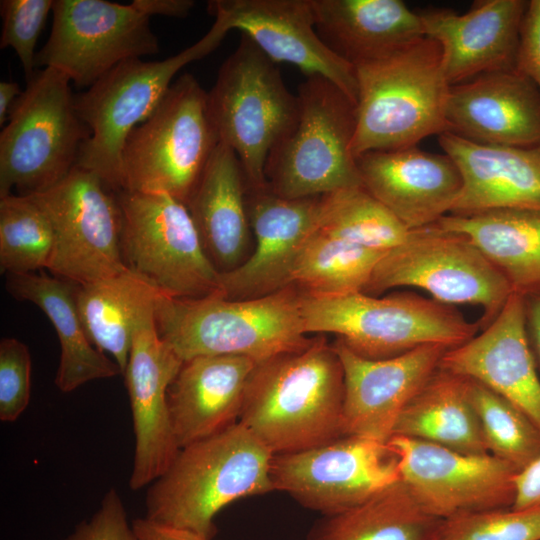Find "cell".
Returning <instances> with one entry per match:
<instances>
[{
	"mask_svg": "<svg viewBox=\"0 0 540 540\" xmlns=\"http://www.w3.org/2000/svg\"><path fill=\"white\" fill-rule=\"evenodd\" d=\"M344 373L323 335L304 349L258 362L241 422L271 453L313 448L343 434Z\"/></svg>",
	"mask_w": 540,
	"mask_h": 540,
	"instance_id": "1",
	"label": "cell"
},
{
	"mask_svg": "<svg viewBox=\"0 0 540 540\" xmlns=\"http://www.w3.org/2000/svg\"><path fill=\"white\" fill-rule=\"evenodd\" d=\"M273 454L241 422L181 448L149 485L146 518L209 540L216 515L232 502L275 491Z\"/></svg>",
	"mask_w": 540,
	"mask_h": 540,
	"instance_id": "2",
	"label": "cell"
},
{
	"mask_svg": "<svg viewBox=\"0 0 540 540\" xmlns=\"http://www.w3.org/2000/svg\"><path fill=\"white\" fill-rule=\"evenodd\" d=\"M154 319L160 338L182 361L240 355L258 363L300 351L313 340L304 329L300 290L293 285L242 300L219 294L198 299L161 295Z\"/></svg>",
	"mask_w": 540,
	"mask_h": 540,
	"instance_id": "3",
	"label": "cell"
},
{
	"mask_svg": "<svg viewBox=\"0 0 540 540\" xmlns=\"http://www.w3.org/2000/svg\"><path fill=\"white\" fill-rule=\"evenodd\" d=\"M357 80L356 159L370 151L411 146L448 132L450 83L440 45L423 36L386 57L354 66Z\"/></svg>",
	"mask_w": 540,
	"mask_h": 540,
	"instance_id": "4",
	"label": "cell"
},
{
	"mask_svg": "<svg viewBox=\"0 0 540 540\" xmlns=\"http://www.w3.org/2000/svg\"><path fill=\"white\" fill-rule=\"evenodd\" d=\"M300 309L307 334L333 333L368 359L395 357L427 344L454 348L480 328L479 322L466 320L452 306L409 292L378 298L300 291Z\"/></svg>",
	"mask_w": 540,
	"mask_h": 540,
	"instance_id": "5",
	"label": "cell"
},
{
	"mask_svg": "<svg viewBox=\"0 0 540 540\" xmlns=\"http://www.w3.org/2000/svg\"><path fill=\"white\" fill-rule=\"evenodd\" d=\"M229 31L217 17L204 36L174 56L123 61L75 94L76 110L91 132L76 165L96 173L114 191L122 190V150L131 131L158 107L180 69L213 52Z\"/></svg>",
	"mask_w": 540,
	"mask_h": 540,
	"instance_id": "6",
	"label": "cell"
},
{
	"mask_svg": "<svg viewBox=\"0 0 540 540\" xmlns=\"http://www.w3.org/2000/svg\"><path fill=\"white\" fill-rule=\"evenodd\" d=\"M0 133V198L43 192L76 165L88 126L75 106L71 81L45 67L27 79Z\"/></svg>",
	"mask_w": 540,
	"mask_h": 540,
	"instance_id": "7",
	"label": "cell"
},
{
	"mask_svg": "<svg viewBox=\"0 0 540 540\" xmlns=\"http://www.w3.org/2000/svg\"><path fill=\"white\" fill-rule=\"evenodd\" d=\"M297 96L298 118L266 161L268 187L287 199L363 187L351 151L356 130L355 102L319 75L306 77Z\"/></svg>",
	"mask_w": 540,
	"mask_h": 540,
	"instance_id": "8",
	"label": "cell"
},
{
	"mask_svg": "<svg viewBox=\"0 0 540 540\" xmlns=\"http://www.w3.org/2000/svg\"><path fill=\"white\" fill-rule=\"evenodd\" d=\"M219 142L208 113V92L184 73L127 137L122 190L166 193L187 204Z\"/></svg>",
	"mask_w": 540,
	"mask_h": 540,
	"instance_id": "9",
	"label": "cell"
},
{
	"mask_svg": "<svg viewBox=\"0 0 540 540\" xmlns=\"http://www.w3.org/2000/svg\"><path fill=\"white\" fill-rule=\"evenodd\" d=\"M208 113L219 141L236 153L246 186L266 188L267 158L294 126L299 100L276 63L244 34L208 92Z\"/></svg>",
	"mask_w": 540,
	"mask_h": 540,
	"instance_id": "10",
	"label": "cell"
},
{
	"mask_svg": "<svg viewBox=\"0 0 540 540\" xmlns=\"http://www.w3.org/2000/svg\"><path fill=\"white\" fill-rule=\"evenodd\" d=\"M125 266L163 295L198 299L220 292V271L205 252L186 204L166 193L120 190Z\"/></svg>",
	"mask_w": 540,
	"mask_h": 540,
	"instance_id": "11",
	"label": "cell"
},
{
	"mask_svg": "<svg viewBox=\"0 0 540 540\" xmlns=\"http://www.w3.org/2000/svg\"><path fill=\"white\" fill-rule=\"evenodd\" d=\"M402 286L425 290L445 305L480 306L482 328L495 319L514 291L467 236L436 224L411 230L401 244L388 250L364 293L378 295Z\"/></svg>",
	"mask_w": 540,
	"mask_h": 540,
	"instance_id": "12",
	"label": "cell"
},
{
	"mask_svg": "<svg viewBox=\"0 0 540 540\" xmlns=\"http://www.w3.org/2000/svg\"><path fill=\"white\" fill-rule=\"evenodd\" d=\"M48 216L55 249L49 271L77 285L126 271L121 256L118 191L96 173L75 165L49 189L28 195Z\"/></svg>",
	"mask_w": 540,
	"mask_h": 540,
	"instance_id": "13",
	"label": "cell"
},
{
	"mask_svg": "<svg viewBox=\"0 0 540 540\" xmlns=\"http://www.w3.org/2000/svg\"><path fill=\"white\" fill-rule=\"evenodd\" d=\"M53 24L36 67H50L89 88L123 61L159 52L150 17L132 4L54 0Z\"/></svg>",
	"mask_w": 540,
	"mask_h": 540,
	"instance_id": "14",
	"label": "cell"
},
{
	"mask_svg": "<svg viewBox=\"0 0 540 540\" xmlns=\"http://www.w3.org/2000/svg\"><path fill=\"white\" fill-rule=\"evenodd\" d=\"M270 475L275 491L322 515L358 506L401 480L398 457L387 443L357 435L274 454Z\"/></svg>",
	"mask_w": 540,
	"mask_h": 540,
	"instance_id": "15",
	"label": "cell"
},
{
	"mask_svg": "<svg viewBox=\"0 0 540 540\" xmlns=\"http://www.w3.org/2000/svg\"><path fill=\"white\" fill-rule=\"evenodd\" d=\"M386 443L398 457L401 481L434 517L446 520L513 505L519 469L500 458L400 435Z\"/></svg>",
	"mask_w": 540,
	"mask_h": 540,
	"instance_id": "16",
	"label": "cell"
},
{
	"mask_svg": "<svg viewBox=\"0 0 540 540\" xmlns=\"http://www.w3.org/2000/svg\"><path fill=\"white\" fill-rule=\"evenodd\" d=\"M154 313L136 327L123 373L135 435V452L129 486L139 490L153 483L170 466L180 450L168 406V388L183 361L156 329Z\"/></svg>",
	"mask_w": 540,
	"mask_h": 540,
	"instance_id": "17",
	"label": "cell"
},
{
	"mask_svg": "<svg viewBox=\"0 0 540 540\" xmlns=\"http://www.w3.org/2000/svg\"><path fill=\"white\" fill-rule=\"evenodd\" d=\"M207 10L248 36L274 63L293 64L306 77L322 76L356 104L355 68L318 35L312 0H210Z\"/></svg>",
	"mask_w": 540,
	"mask_h": 540,
	"instance_id": "18",
	"label": "cell"
},
{
	"mask_svg": "<svg viewBox=\"0 0 540 540\" xmlns=\"http://www.w3.org/2000/svg\"><path fill=\"white\" fill-rule=\"evenodd\" d=\"M344 373L343 434L386 443L402 410L439 368L448 347L427 344L386 359L364 358L337 340Z\"/></svg>",
	"mask_w": 540,
	"mask_h": 540,
	"instance_id": "19",
	"label": "cell"
},
{
	"mask_svg": "<svg viewBox=\"0 0 540 540\" xmlns=\"http://www.w3.org/2000/svg\"><path fill=\"white\" fill-rule=\"evenodd\" d=\"M321 196L287 199L267 186H246V204L255 237L252 254L220 273V292L233 300L258 298L291 286V272L306 238L317 227Z\"/></svg>",
	"mask_w": 540,
	"mask_h": 540,
	"instance_id": "20",
	"label": "cell"
},
{
	"mask_svg": "<svg viewBox=\"0 0 540 540\" xmlns=\"http://www.w3.org/2000/svg\"><path fill=\"white\" fill-rule=\"evenodd\" d=\"M363 188L410 230L434 225L451 210L463 179L447 154L417 146L370 151L356 158Z\"/></svg>",
	"mask_w": 540,
	"mask_h": 540,
	"instance_id": "21",
	"label": "cell"
},
{
	"mask_svg": "<svg viewBox=\"0 0 540 540\" xmlns=\"http://www.w3.org/2000/svg\"><path fill=\"white\" fill-rule=\"evenodd\" d=\"M528 2L479 0L463 14L441 8L419 12L424 36L440 45L450 85L516 68Z\"/></svg>",
	"mask_w": 540,
	"mask_h": 540,
	"instance_id": "22",
	"label": "cell"
},
{
	"mask_svg": "<svg viewBox=\"0 0 540 540\" xmlns=\"http://www.w3.org/2000/svg\"><path fill=\"white\" fill-rule=\"evenodd\" d=\"M440 368L483 384L515 405L540 431V378L525 333L521 292L511 293L480 334L448 349Z\"/></svg>",
	"mask_w": 540,
	"mask_h": 540,
	"instance_id": "23",
	"label": "cell"
},
{
	"mask_svg": "<svg viewBox=\"0 0 540 540\" xmlns=\"http://www.w3.org/2000/svg\"><path fill=\"white\" fill-rule=\"evenodd\" d=\"M448 132L499 146L540 143V91L516 68L484 73L449 88Z\"/></svg>",
	"mask_w": 540,
	"mask_h": 540,
	"instance_id": "24",
	"label": "cell"
},
{
	"mask_svg": "<svg viewBox=\"0 0 540 540\" xmlns=\"http://www.w3.org/2000/svg\"><path fill=\"white\" fill-rule=\"evenodd\" d=\"M438 142L463 179L450 214L503 208L540 210V143L486 145L450 132L440 134Z\"/></svg>",
	"mask_w": 540,
	"mask_h": 540,
	"instance_id": "25",
	"label": "cell"
},
{
	"mask_svg": "<svg viewBox=\"0 0 540 540\" xmlns=\"http://www.w3.org/2000/svg\"><path fill=\"white\" fill-rule=\"evenodd\" d=\"M256 364L240 355H205L183 361L168 388L170 418L179 449L239 421Z\"/></svg>",
	"mask_w": 540,
	"mask_h": 540,
	"instance_id": "26",
	"label": "cell"
},
{
	"mask_svg": "<svg viewBox=\"0 0 540 540\" xmlns=\"http://www.w3.org/2000/svg\"><path fill=\"white\" fill-rule=\"evenodd\" d=\"M322 41L353 66L374 61L424 36L419 12L401 0H312Z\"/></svg>",
	"mask_w": 540,
	"mask_h": 540,
	"instance_id": "27",
	"label": "cell"
},
{
	"mask_svg": "<svg viewBox=\"0 0 540 540\" xmlns=\"http://www.w3.org/2000/svg\"><path fill=\"white\" fill-rule=\"evenodd\" d=\"M186 206L215 267L227 272L239 266L251 227L246 179L231 147L218 143Z\"/></svg>",
	"mask_w": 540,
	"mask_h": 540,
	"instance_id": "28",
	"label": "cell"
},
{
	"mask_svg": "<svg viewBox=\"0 0 540 540\" xmlns=\"http://www.w3.org/2000/svg\"><path fill=\"white\" fill-rule=\"evenodd\" d=\"M6 289L14 298L37 305L54 326L60 344L55 385L61 392L122 374L89 339L77 306V284L45 274H7Z\"/></svg>",
	"mask_w": 540,
	"mask_h": 540,
	"instance_id": "29",
	"label": "cell"
},
{
	"mask_svg": "<svg viewBox=\"0 0 540 540\" xmlns=\"http://www.w3.org/2000/svg\"><path fill=\"white\" fill-rule=\"evenodd\" d=\"M435 224L467 236L514 291L540 288V210L503 208L448 214Z\"/></svg>",
	"mask_w": 540,
	"mask_h": 540,
	"instance_id": "30",
	"label": "cell"
},
{
	"mask_svg": "<svg viewBox=\"0 0 540 540\" xmlns=\"http://www.w3.org/2000/svg\"><path fill=\"white\" fill-rule=\"evenodd\" d=\"M163 295L150 282L127 269L114 276L77 285L79 314L93 345L109 354L124 373L136 327L155 312Z\"/></svg>",
	"mask_w": 540,
	"mask_h": 540,
	"instance_id": "31",
	"label": "cell"
},
{
	"mask_svg": "<svg viewBox=\"0 0 540 540\" xmlns=\"http://www.w3.org/2000/svg\"><path fill=\"white\" fill-rule=\"evenodd\" d=\"M394 435L468 454L488 453L469 399L467 378L440 366L402 410Z\"/></svg>",
	"mask_w": 540,
	"mask_h": 540,
	"instance_id": "32",
	"label": "cell"
},
{
	"mask_svg": "<svg viewBox=\"0 0 540 540\" xmlns=\"http://www.w3.org/2000/svg\"><path fill=\"white\" fill-rule=\"evenodd\" d=\"M442 521L400 480L358 506L322 515L305 540H436Z\"/></svg>",
	"mask_w": 540,
	"mask_h": 540,
	"instance_id": "33",
	"label": "cell"
},
{
	"mask_svg": "<svg viewBox=\"0 0 540 540\" xmlns=\"http://www.w3.org/2000/svg\"><path fill=\"white\" fill-rule=\"evenodd\" d=\"M386 252L346 242L316 227L296 257L290 283L312 295L364 293Z\"/></svg>",
	"mask_w": 540,
	"mask_h": 540,
	"instance_id": "34",
	"label": "cell"
},
{
	"mask_svg": "<svg viewBox=\"0 0 540 540\" xmlns=\"http://www.w3.org/2000/svg\"><path fill=\"white\" fill-rule=\"evenodd\" d=\"M317 229L346 242L379 251L396 247L411 232L363 187L322 195Z\"/></svg>",
	"mask_w": 540,
	"mask_h": 540,
	"instance_id": "35",
	"label": "cell"
},
{
	"mask_svg": "<svg viewBox=\"0 0 540 540\" xmlns=\"http://www.w3.org/2000/svg\"><path fill=\"white\" fill-rule=\"evenodd\" d=\"M55 233L43 209L31 196L0 198V270L7 274L49 269Z\"/></svg>",
	"mask_w": 540,
	"mask_h": 540,
	"instance_id": "36",
	"label": "cell"
},
{
	"mask_svg": "<svg viewBox=\"0 0 540 540\" xmlns=\"http://www.w3.org/2000/svg\"><path fill=\"white\" fill-rule=\"evenodd\" d=\"M467 386L489 454L519 471L540 456V431L521 410L477 381Z\"/></svg>",
	"mask_w": 540,
	"mask_h": 540,
	"instance_id": "37",
	"label": "cell"
},
{
	"mask_svg": "<svg viewBox=\"0 0 540 540\" xmlns=\"http://www.w3.org/2000/svg\"><path fill=\"white\" fill-rule=\"evenodd\" d=\"M436 540H540V505L481 511L443 520Z\"/></svg>",
	"mask_w": 540,
	"mask_h": 540,
	"instance_id": "38",
	"label": "cell"
},
{
	"mask_svg": "<svg viewBox=\"0 0 540 540\" xmlns=\"http://www.w3.org/2000/svg\"><path fill=\"white\" fill-rule=\"evenodd\" d=\"M54 0H1L3 20L1 48H12L23 67L26 79L35 72V47Z\"/></svg>",
	"mask_w": 540,
	"mask_h": 540,
	"instance_id": "39",
	"label": "cell"
},
{
	"mask_svg": "<svg viewBox=\"0 0 540 540\" xmlns=\"http://www.w3.org/2000/svg\"><path fill=\"white\" fill-rule=\"evenodd\" d=\"M31 357L15 338L0 341V419L15 422L30 401Z\"/></svg>",
	"mask_w": 540,
	"mask_h": 540,
	"instance_id": "40",
	"label": "cell"
},
{
	"mask_svg": "<svg viewBox=\"0 0 540 540\" xmlns=\"http://www.w3.org/2000/svg\"><path fill=\"white\" fill-rule=\"evenodd\" d=\"M66 540H138L129 523L123 501L114 488L102 498L99 508L80 522Z\"/></svg>",
	"mask_w": 540,
	"mask_h": 540,
	"instance_id": "41",
	"label": "cell"
},
{
	"mask_svg": "<svg viewBox=\"0 0 540 540\" xmlns=\"http://www.w3.org/2000/svg\"><path fill=\"white\" fill-rule=\"evenodd\" d=\"M516 69L529 77L540 91V0H531L524 15Z\"/></svg>",
	"mask_w": 540,
	"mask_h": 540,
	"instance_id": "42",
	"label": "cell"
},
{
	"mask_svg": "<svg viewBox=\"0 0 540 540\" xmlns=\"http://www.w3.org/2000/svg\"><path fill=\"white\" fill-rule=\"evenodd\" d=\"M536 505H540V456L517 473L511 508L523 509Z\"/></svg>",
	"mask_w": 540,
	"mask_h": 540,
	"instance_id": "43",
	"label": "cell"
},
{
	"mask_svg": "<svg viewBox=\"0 0 540 540\" xmlns=\"http://www.w3.org/2000/svg\"><path fill=\"white\" fill-rule=\"evenodd\" d=\"M522 294L525 333L537 369L540 372V288Z\"/></svg>",
	"mask_w": 540,
	"mask_h": 540,
	"instance_id": "44",
	"label": "cell"
},
{
	"mask_svg": "<svg viewBox=\"0 0 540 540\" xmlns=\"http://www.w3.org/2000/svg\"><path fill=\"white\" fill-rule=\"evenodd\" d=\"M132 527L138 540H209L195 532L162 525L146 517L135 519Z\"/></svg>",
	"mask_w": 540,
	"mask_h": 540,
	"instance_id": "45",
	"label": "cell"
},
{
	"mask_svg": "<svg viewBox=\"0 0 540 540\" xmlns=\"http://www.w3.org/2000/svg\"><path fill=\"white\" fill-rule=\"evenodd\" d=\"M131 4L148 17L161 15L185 18L195 2L192 0H134Z\"/></svg>",
	"mask_w": 540,
	"mask_h": 540,
	"instance_id": "46",
	"label": "cell"
},
{
	"mask_svg": "<svg viewBox=\"0 0 540 540\" xmlns=\"http://www.w3.org/2000/svg\"><path fill=\"white\" fill-rule=\"evenodd\" d=\"M19 84L13 81H1L0 82V125L3 126L9 116V112L21 95Z\"/></svg>",
	"mask_w": 540,
	"mask_h": 540,
	"instance_id": "47",
	"label": "cell"
}]
</instances>
